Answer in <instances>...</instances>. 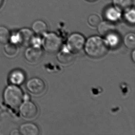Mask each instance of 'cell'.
I'll return each instance as SVG.
<instances>
[{
    "label": "cell",
    "mask_w": 135,
    "mask_h": 135,
    "mask_svg": "<svg viewBox=\"0 0 135 135\" xmlns=\"http://www.w3.org/2000/svg\"><path fill=\"white\" fill-rule=\"evenodd\" d=\"M106 40L98 36H91L85 41L84 51L92 58L98 59L104 57L108 50Z\"/></svg>",
    "instance_id": "6da1fadb"
},
{
    "label": "cell",
    "mask_w": 135,
    "mask_h": 135,
    "mask_svg": "<svg viewBox=\"0 0 135 135\" xmlns=\"http://www.w3.org/2000/svg\"><path fill=\"white\" fill-rule=\"evenodd\" d=\"M22 90L15 85H10L6 88L3 92V99L6 104L10 108H18L24 100Z\"/></svg>",
    "instance_id": "7a4b0ae2"
},
{
    "label": "cell",
    "mask_w": 135,
    "mask_h": 135,
    "mask_svg": "<svg viewBox=\"0 0 135 135\" xmlns=\"http://www.w3.org/2000/svg\"><path fill=\"white\" fill-rule=\"evenodd\" d=\"M42 45L47 52L55 53L60 49L62 46V39L58 35L54 32L46 33L43 35Z\"/></svg>",
    "instance_id": "3957f363"
},
{
    "label": "cell",
    "mask_w": 135,
    "mask_h": 135,
    "mask_svg": "<svg viewBox=\"0 0 135 135\" xmlns=\"http://www.w3.org/2000/svg\"><path fill=\"white\" fill-rule=\"evenodd\" d=\"M85 41L83 35L79 33H73L68 38L67 47L73 54L78 53L84 47Z\"/></svg>",
    "instance_id": "277c9868"
},
{
    "label": "cell",
    "mask_w": 135,
    "mask_h": 135,
    "mask_svg": "<svg viewBox=\"0 0 135 135\" xmlns=\"http://www.w3.org/2000/svg\"><path fill=\"white\" fill-rule=\"evenodd\" d=\"M20 113L25 119H31L35 118L38 114V108L36 105L29 100H25L20 105Z\"/></svg>",
    "instance_id": "5b68a950"
},
{
    "label": "cell",
    "mask_w": 135,
    "mask_h": 135,
    "mask_svg": "<svg viewBox=\"0 0 135 135\" xmlns=\"http://www.w3.org/2000/svg\"><path fill=\"white\" fill-rule=\"evenodd\" d=\"M26 87L30 93L35 95H41L46 89L45 84L44 81L37 78L29 79L26 83Z\"/></svg>",
    "instance_id": "8992f818"
},
{
    "label": "cell",
    "mask_w": 135,
    "mask_h": 135,
    "mask_svg": "<svg viewBox=\"0 0 135 135\" xmlns=\"http://www.w3.org/2000/svg\"><path fill=\"white\" fill-rule=\"evenodd\" d=\"M35 34L32 30L25 28L20 30L16 33L17 44L21 45L28 46L31 44Z\"/></svg>",
    "instance_id": "52a82bcc"
},
{
    "label": "cell",
    "mask_w": 135,
    "mask_h": 135,
    "mask_svg": "<svg viewBox=\"0 0 135 135\" xmlns=\"http://www.w3.org/2000/svg\"><path fill=\"white\" fill-rule=\"evenodd\" d=\"M43 55L42 50L40 47L32 46L28 47L25 52L24 56L26 60L31 63L39 62Z\"/></svg>",
    "instance_id": "ba28073f"
},
{
    "label": "cell",
    "mask_w": 135,
    "mask_h": 135,
    "mask_svg": "<svg viewBox=\"0 0 135 135\" xmlns=\"http://www.w3.org/2000/svg\"><path fill=\"white\" fill-rule=\"evenodd\" d=\"M122 13L114 6H110L104 10L103 16L105 20L114 24L120 20Z\"/></svg>",
    "instance_id": "9c48e42d"
},
{
    "label": "cell",
    "mask_w": 135,
    "mask_h": 135,
    "mask_svg": "<svg viewBox=\"0 0 135 135\" xmlns=\"http://www.w3.org/2000/svg\"><path fill=\"white\" fill-rule=\"evenodd\" d=\"M26 75L24 71L20 69H15L10 73L9 81L11 84L20 85L25 82Z\"/></svg>",
    "instance_id": "30bf717a"
},
{
    "label": "cell",
    "mask_w": 135,
    "mask_h": 135,
    "mask_svg": "<svg viewBox=\"0 0 135 135\" xmlns=\"http://www.w3.org/2000/svg\"><path fill=\"white\" fill-rule=\"evenodd\" d=\"M97 27L100 35L103 37H105L110 33L116 31L114 24L106 20L100 22Z\"/></svg>",
    "instance_id": "8fae6325"
},
{
    "label": "cell",
    "mask_w": 135,
    "mask_h": 135,
    "mask_svg": "<svg viewBox=\"0 0 135 135\" xmlns=\"http://www.w3.org/2000/svg\"><path fill=\"white\" fill-rule=\"evenodd\" d=\"M19 132L23 135H38L40 131L36 124L32 123H26L21 125Z\"/></svg>",
    "instance_id": "7c38bea8"
},
{
    "label": "cell",
    "mask_w": 135,
    "mask_h": 135,
    "mask_svg": "<svg viewBox=\"0 0 135 135\" xmlns=\"http://www.w3.org/2000/svg\"><path fill=\"white\" fill-rule=\"evenodd\" d=\"M74 57L73 53L69 50L67 47H64L57 55V60L61 64L68 65L73 62Z\"/></svg>",
    "instance_id": "4fadbf2b"
},
{
    "label": "cell",
    "mask_w": 135,
    "mask_h": 135,
    "mask_svg": "<svg viewBox=\"0 0 135 135\" xmlns=\"http://www.w3.org/2000/svg\"><path fill=\"white\" fill-rule=\"evenodd\" d=\"M31 30L38 36L44 35L47 31V25L43 20H36L32 24Z\"/></svg>",
    "instance_id": "5bb4252c"
},
{
    "label": "cell",
    "mask_w": 135,
    "mask_h": 135,
    "mask_svg": "<svg viewBox=\"0 0 135 135\" xmlns=\"http://www.w3.org/2000/svg\"><path fill=\"white\" fill-rule=\"evenodd\" d=\"M113 6L121 12H124L133 7V0H113Z\"/></svg>",
    "instance_id": "9a60e30c"
},
{
    "label": "cell",
    "mask_w": 135,
    "mask_h": 135,
    "mask_svg": "<svg viewBox=\"0 0 135 135\" xmlns=\"http://www.w3.org/2000/svg\"><path fill=\"white\" fill-rule=\"evenodd\" d=\"M105 37L106 42H107L108 46L111 47H116L119 45L120 43V37L116 31L110 33L106 36Z\"/></svg>",
    "instance_id": "2e32d148"
},
{
    "label": "cell",
    "mask_w": 135,
    "mask_h": 135,
    "mask_svg": "<svg viewBox=\"0 0 135 135\" xmlns=\"http://www.w3.org/2000/svg\"><path fill=\"white\" fill-rule=\"evenodd\" d=\"M4 52L9 57H13L17 55L18 52V47L16 44L12 42L7 43L5 44Z\"/></svg>",
    "instance_id": "e0dca14e"
},
{
    "label": "cell",
    "mask_w": 135,
    "mask_h": 135,
    "mask_svg": "<svg viewBox=\"0 0 135 135\" xmlns=\"http://www.w3.org/2000/svg\"><path fill=\"white\" fill-rule=\"evenodd\" d=\"M11 32L7 27L0 26V44H5L10 41Z\"/></svg>",
    "instance_id": "ac0fdd59"
},
{
    "label": "cell",
    "mask_w": 135,
    "mask_h": 135,
    "mask_svg": "<svg viewBox=\"0 0 135 135\" xmlns=\"http://www.w3.org/2000/svg\"><path fill=\"white\" fill-rule=\"evenodd\" d=\"M124 20L128 24L134 25L135 23V11L134 7L124 12Z\"/></svg>",
    "instance_id": "d6986e66"
},
{
    "label": "cell",
    "mask_w": 135,
    "mask_h": 135,
    "mask_svg": "<svg viewBox=\"0 0 135 135\" xmlns=\"http://www.w3.org/2000/svg\"><path fill=\"white\" fill-rule=\"evenodd\" d=\"M124 45L126 47L131 49H135V35L133 33H129L124 37Z\"/></svg>",
    "instance_id": "ffe728a7"
},
{
    "label": "cell",
    "mask_w": 135,
    "mask_h": 135,
    "mask_svg": "<svg viewBox=\"0 0 135 135\" xmlns=\"http://www.w3.org/2000/svg\"><path fill=\"white\" fill-rule=\"evenodd\" d=\"M100 22V18L97 15L92 14L88 17V23L92 27H97Z\"/></svg>",
    "instance_id": "44dd1931"
},
{
    "label": "cell",
    "mask_w": 135,
    "mask_h": 135,
    "mask_svg": "<svg viewBox=\"0 0 135 135\" xmlns=\"http://www.w3.org/2000/svg\"><path fill=\"white\" fill-rule=\"evenodd\" d=\"M20 134L19 131L17 130H13L10 133V135H20Z\"/></svg>",
    "instance_id": "7402d4cb"
},
{
    "label": "cell",
    "mask_w": 135,
    "mask_h": 135,
    "mask_svg": "<svg viewBox=\"0 0 135 135\" xmlns=\"http://www.w3.org/2000/svg\"><path fill=\"white\" fill-rule=\"evenodd\" d=\"M135 50H134L133 51V52H132V59H133V60L134 62H135Z\"/></svg>",
    "instance_id": "603a6c76"
},
{
    "label": "cell",
    "mask_w": 135,
    "mask_h": 135,
    "mask_svg": "<svg viewBox=\"0 0 135 135\" xmlns=\"http://www.w3.org/2000/svg\"><path fill=\"white\" fill-rule=\"evenodd\" d=\"M4 0H0V9L2 8V6L3 5Z\"/></svg>",
    "instance_id": "cb8c5ba5"
},
{
    "label": "cell",
    "mask_w": 135,
    "mask_h": 135,
    "mask_svg": "<svg viewBox=\"0 0 135 135\" xmlns=\"http://www.w3.org/2000/svg\"><path fill=\"white\" fill-rule=\"evenodd\" d=\"M87 1L89 2H95L97 1V0H86Z\"/></svg>",
    "instance_id": "d4e9b609"
}]
</instances>
